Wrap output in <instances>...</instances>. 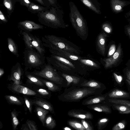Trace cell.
Segmentation results:
<instances>
[{
	"mask_svg": "<svg viewBox=\"0 0 130 130\" xmlns=\"http://www.w3.org/2000/svg\"><path fill=\"white\" fill-rule=\"evenodd\" d=\"M108 101L113 104L124 105L130 107V101L112 98L109 99Z\"/></svg>",
	"mask_w": 130,
	"mask_h": 130,
	"instance_id": "8d00e7d4",
	"label": "cell"
},
{
	"mask_svg": "<svg viewBox=\"0 0 130 130\" xmlns=\"http://www.w3.org/2000/svg\"><path fill=\"white\" fill-rule=\"evenodd\" d=\"M36 110L39 119L43 126H44L46 117V115L48 113L49 111L39 106L36 107Z\"/></svg>",
	"mask_w": 130,
	"mask_h": 130,
	"instance_id": "83f0119b",
	"label": "cell"
},
{
	"mask_svg": "<svg viewBox=\"0 0 130 130\" xmlns=\"http://www.w3.org/2000/svg\"><path fill=\"white\" fill-rule=\"evenodd\" d=\"M127 20L128 22H129V23H130V19H127Z\"/></svg>",
	"mask_w": 130,
	"mask_h": 130,
	"instance_id": "680465c9",
	"label": "cell"
},
{
	"mask_svg": "<svg viewBox=\"0 0 130 130\" xmlns=\"http://www.w3.org/2000/svg\"><path fill=\"white\" fill-rule=\"evenodd\" d=\"M18 114L17 112L15 109L11 112L12 125L13 130L17 129V126L19 124V122L17 117Z\"/></svg>",
	"mask_w": 130,
	"mask_h": 130,
	"instance_id": "d590c367",
	"label": "cell"
},
{
	"mask_svg": "<svg viewBox=\"0 0 130 130\" xmlns=\"http://www.w3.org/2000/svg\"><path fill=\"white\" fill-rule=\"evenodd\" d=\"M126 75L127 79L130 80V71H128L126 72Z\"/></svg>",
	"mask_w": 130,
	"mask_h": 130,
	"instance_id": "db71d44e",
	"label": "cell"
},
{
	"mask_svg": "<svg viewBox=\"0 0 130 130\" xmlns=\"http://www.w3.org/2000/svg\"><path fill=\"white\" fill-rule=\"evenodd\" d=\"M30 73L35 76L47 79L55 83L61 85L63 79L59 75L56 69L49 63H46L39 70H35Z\"/></svg>",
	"mask_w": 130,
	"mask_h": 130,
	"instance_id": "8992f818",
	"label": "cell"
},
{
	"mask_svg": "<svg viewBox=\"0 0 130 130\" xmlns=\"http://www.w3.org/2000/svg\"><path fill=\"white\" fill-rule=\"evenodd\" d=\"M33 85L32 90L36 93V96L46 99L50 98L51 96V93L49 91L44 88L39 87V86L35 85Z\"/></svg>",
	"mask_w": 130,
	"mask_h": 130,
	"instance_id": "44dd1931",
	"label": "cell"
},
{
	"mask_svg": "<svg viewBox=\"0 0 130 130\" xmlns=\"http://www.w3.org/2000/svg\"><path fill=\"white\" fill-rule=\"evenodd\" d=\"M25 74L27 78V81L29 83L42 87L45 86L38 77L31 74L30 72L27 71H25Z\"/></svg>",
	"mask_w": 130,
	"mask_h": 130,
	"instance_id": "ffe728a7",
	"label": "cell"
},
{
	"mask_svg": "<svg viewBox=\"0 0 130 130\" xmlns=\"http://www.w3.org/2000/svg\"><path fill=\"white\" fill-rule=\"evenodd\" d=\"M21 129L23 130H30L27 124H22L21 128Z\"/></svg>",
	"mask_w": 130,
	"mask_h": 130,
	"instance_id": "f907efd6",
	"label": "cell"
},
{
	"mask_svg": "<svg viewBox=\"0 0 130 130\" xmlns=\"http://www.w3.org/2000/svg\"><path fill=\"white\" fill-rule=\"evenodd\" d=\"M113 75L117 82L118 83H120L122 80V76L120 75H118L115 73H113Z\"/></svg>",
	"mask_w": 130,
	"mask_h": 130,
	"instance_id": "7dc6e473",
	"label": "cell"
},
{
	"mask_svg": "<svg viewBox=\"0 0 130 130\" xmlns=\"http://www.w3.org/2000/svg\"><path fill=\"white\" fill-rule=\"evenodd\" d=\"M50 8L49 7L40 6L32 2L27 8L29 11L34 14L46 10Z\"/></svg>",
	"mask_w": 130,
	"mask_h": 130,
	"instance_id": "7402d4cb",
	"label": "cell"
},
{
	"mask_svg": "<svg viewBox=\"0 0 130 130\" xmlns=\"http://www.w3.org/2000/svg\"><path fill=\"white\" fill-rule=\"evenodd\" d=\"M116 47L115 44H112L110 46L107 55V58L112 55L116 51Z\"/></svg>",
	"mask_w": 130,
	"mask_h": 130,
	"instance_id": "7bdbcfd3",
	"label": "cell"
},
{
	"mask_svg": "<svg viewBox=\"0 0 130 130\" xmlns=\"http://www.w3.org/2000/svg\"><path fill=\"white\" fill-rule=\"evenodd\" d=\"M68 124L76 129L86 130L82 123L74 120H69L67 121Z\"/></svg>",
	"mask_w": 130,
	"mask_h": 130,
	"instance_id": "e575fe53",
	"label": "cell"
},
{
	"mask_svg": "<svg viewBox=\"0 0 130 130\" xmlns=\"http://www.w3.org/2000/svg\"><path fill=\"white\" fill-rule=\"evenodd\" d=\"M8 46L10 51L17 57L19 56L17 45L14 41L11 38H7Z\"/></svg>",
	"mask_w": 130,
	"mask_h": 130,
	"instance_id": "f1b7e54d",
	"label": "cell"
},
{
	"mask_svg": "<svg viewBox=\"0 0 130 130\" xmlns=\"http://www.w3.org/2000/svg\"><path fill=\"white\" fill-rule=\"evenodd\" d=\"M63 11L57 5L38 13L37 16L39 22L43 25L53 28H65L68 25L63 19Z\"/></svg>",
	"mask_w": 130,
	"mask_h": 130,
	"instance_id": "6da1fadb",
	"label": "cell"
},
{
	"mask_svg": "<svg viewBox=\"0 0 130 130\" xmlns=\"http://www.w3.org/2000/svg\"><path fill=\"white\" fill-rule=\"evenodd\" d=\"M63 129L65 130H71V129L69 127H64L63 128Z\"/></svg>",
	"mask_w": 130,
	"mask_h": 130,
	"instance_id": "11a10c76",
	"label": "cell"
},
{
	"mask_svg": "<svg viewBox=\"0 0 130 130\" xmlns=\"http://www.w3.org/2000/svg\"><path fill=\"white\" fill-rule=\"evenodd\" d=\"M125 126V122L124 121L120 122L113 127L112 130H121L124 129Z\"/></svg>",
	"mask_w": 130,
	"mask_h": 130,
	"instance_id": "60d3db41",
	"label": "cell"
},
{
	"mask_svg": "<svg viewBox=\"0 0 130 130\" xmlns=\"http://www.w3.org/2000/svg\"><path fill=\"white\" fill-rule=\"evenodd\" d=\"M68 115L70 117L81 119H92V114L89 111L81 110L72 109L69 111Z\"/></svg>",
	"mask_w": 130,
	"mask_h": 130,
	"instance_id": "4fadbf2b",
	"label": "cell"
},
{
	"mask_svg": "<svg viewBox=\"0 0 130 130\" xmlns=\"http://www.w3.org/2000/svg\"><path fill=\"white\" fill-rule=\"evenodd\" d=\"M17 2L18 0H3V5L7 9L9 18L13 12L15 4Z\"/></svg>",
	"mask_w": 130,
	"mask_h": 130,
	"instance_id": "cb8c5ba5",
	"label": "cell"
},
{
	"mask_svg": "<svg viewBox=\"0 0 130 130\" xmlns=\"http://www.w3.org/2000/svg\"><path fill=\"white\" fill-rule=\"evenodd\" d=\"M26 123L27 124L30 130H37V128L35 122L33 121L27 120L26 121Z\"/></svg>",
	"mask_w": 130,
	"mask_h": 130,
	"instance_id": "b9f144b4",
	"label": "cell"
},
{
	"mask_svg": "<svg viewBox=\"0 0 130 130\" xmlns=\"http://www.w3.org/2000/svg\"><path fill=\"white\" fill-rule=\"evenodd\" d=\"M109 120L106 118H102L99 120L97 123V128L99 130L103 129L108 123Z\"/></svg>",
	"mask_w": 130,
	"mask_h": 130,
	"instance_id": "f35d334b",
	"label": "cell"
},
{
	"mask_svg": "<svg viewBox=\"0 0 130 130\" xmlns=\"http://www.w3.org/2000/svg\"><path fill=\"white\" fill-rule=\"evenodd\" d=\"M130 3L129 2L123 0H110L111 10L115 13H118L122 11L123 8Z\"/></svg>",
	"mask_w": 130,
	"mask_h": 130,
	"instance_id": "ac0fdd59",
	"label": "cell"
},
{
	"mask_svg": "<svg viewBox=\"0 0 130 130\" xmlns=\"http://www.w3.org/2000/svg\"><path fill=\"white\" fill-rule=\"evenodd\" d=\"M101 28L103 31L107 34H110L112 32V26L108 22L103 23L102 25Z\"/></svg>",
	"mask_w": 130,
	"mask_h": 130,
	"instance_id": "74e56055",
	"label": "cell"
},
{
	"mask_svg": "<svg viewBox=\"0 0 130 130\" xmlns=\"http://www.w3.org/2000/svg\"><path fill=\"white\" fill-rule=\"evenodd\" d=\"M0 20L1 22L2 23H6L8 22L6 17L1 10H0Z\"/></svg>",
	"mask_w": 130,
	"mask_h": 130,
	"instance_id": "bcb514c9",
	"label": "cell"
},
{
	"mask_svg": "<svg viewBox=\"0 0 130 130\" xmlns=\"http://www.w3.org/2000/svg\"><path fill=\"white\" fill-rule=\"evenodd\" d=\"M49 3L50 5L52 6H56L57 2V0H46Z\"/></svg>",
	"mask_w": 130,
	"mask_h": 130,
	"instance_id": "681fc988",
	"label": "cell"
},
{
	"mask_svg": "<svg viewBox=\"0 0 130 130\" xmlns=\"http://www.w3.org/2000/svg\"><path fill=\"white\" fill-rule=\"evenodd\" d=\"M50 52L52 54L65 58L72 61H78L82 58L79 55L73 54L62 50L56 49Z\"/></svg>",
	"mask_w": 130,
	"mask_h": 130,
	"instance_id": "5bb4252c",
	"label": "cell"
},
{
	"mask_svg": "<svg viewBox=\"0 0 130 130\" xmlns=\"http://www.w3.org/2000/svg\"><path fill=\"white\" fill-rule=\"evenodd\" d=\"M21 34L25 46V49H35L41 55H44L45 50L42 42L40 38L30 32L22 31Z\"/></svg>",
	"mask_w": 130,
	"mask_h": 130,
	"instance_id": "52a82bcc",
	"label": "cell"
},
{
	"mask_svg": "<svg viewBox=\"0 0 130 130\" xmlns=\"http://www.w3.org/2000/svg\"><path fill=\"white\" fill-rule=\"evenodd\" d=\"M4 70L3 68H0V77H1L4 74Z\"/></svg>",
	"mask_w": 130,
	"mask_h": 130,
	"instance_id": "f5cc1de1",
	"label": "cell"
},
{
	"mask_svg": "<svg viewBox=\"0 0 130 130\" xmlns=\"http://www.w3.org/2000/svg\"><path fill=\"white\" fill-rule=\"evenodd\" d=\"M87 98L83 101V105H89L101 102L105 100L106 97L104 96H97Z\"/></svg>",
	"mask_w": 130,
	"mask_h": 130,
	"instance_id": "d4e9b609",
	"label": "cell"
},
{
	"mask_svg": "<svg viewBox=\"0 0 130 130\" xmlns=\"http://www.w3.org/2000/svg\"><path fill=\"white\" fill-rule=\"evenodd\" d=\"M24 71L32 69L39 70L45 63L44 55H41L35 49H25L23 52Z\"/></svg>",
	"mask_w": 130,
	"mask_h": 130,
	"instance_id": "277c9868",
	"label": "cell"
},
{
	"mask_svg": "<svg viewBox=\"0 0 130 130\" xmlns=\"http://www.w3.org/2000/svg\"><path fill=\"white\" fill-rule=\"evenodd\" d=\"M50 56L70 67L74 70H78L79 68H83L78 61H71L65 58L53 54H51Z\"/></svg>",
	"mask_w": 130,
	"mask_h": 130,
	"instance_id": "9a60e30c",
	"label": "cell"
},
{
	"mask_svg": "<svg viewBox=\"0 0 130 130\" xmlns=\"http://www.w3.org/2000/svg\"><path fill=\"white\" fill-rule=\"evenodd\" d=\"M31 100L33 104L47 110L52 114L54 113L52 105L46 100L40 97L35 98L34 99Z\"/></svg>",
	"mask_w": 130,
	"mask_h": 130,
	"instance_id": "2e32d148",
	"label": "cell"
},
{
	"mask_svg": "<svg viewBox=\"0 0 130 130\" xmlns=\"http://www.w3.org/2000/svg\"><path fill=\"white\" fill-rule=\"evenodd\" d=\"M80 85L82 86L100 89L101 88L102 84L99 82L94 80L84 81Z\"/></svg>",
	"mask_w": 130,
	"mask_h": 130,
	"instance_id": "4dcf8cb0",
	"label": "cell"
},
{
	"mask_svg": "<svg viewBox=\"0 0 130 130\" xmlns=\"http://www.w3.org/2000/svg\"><path fill=\"white\" fill-rule=\"evenodd\" d=\"M18 27L21 31L30 32L33 30L43 29V26L30 20H26L19 22Z\"/></svg>",
	"mask_w": 130,
	"mask_h": 130,
	"instance_id": "30bf717a",
	"label": "cell"
},
{
	"mask_svg": "<svg viewBox=\"0 0 130 130\" xmlns=\"http://www.w3.org/2000/svg\"><path fill=\"white\" fill-rule=\"evenodd\" d=\"M40 4L41 5L45 6H46V5L43 0H34Z\"/></svg>",
	"mask_w": 130,
	"mask_h": 130,
	"instance_id": "816d5d0a",
	"label": "cell"
},
{
	"mask_svg": "<svg viewBox=\"0 0 130 130\" xmlns=\"http://www.w3.org/2000/svg\"><path fill=\"white\" fill-rule=\"evenodd\" d=\"M126 81L128 84L130 86V80L128 79H126Z\"/></svg>",
	"mask_w": 130,
	"mask_h": 130,
	"instance_id": "9f6ffc18",
	"label": "cell"
},
{
	"mask_svg": "<svg viewBox=\"0 0 130 130\" xmlns=\"http://www.w3.org/2000/svg\"><path fill=\"white\" fill-rule=\"evenodd\" d=\"M56 121L51 115H49L46 118L44 126L50 129H52L56 127Z\"/></svg>",
	"mask_w": 130,
	"mask_h": 130,
	"instance_id": "d6a6232c",
	"label": "cell"
},
{
	"mask_svg": "<svg viewBox=\"0 0 130 130\" xmlns=\"http://www.w3.org/2000/svg\"><path fill=\"white\" fill-rule=\"evenodd\" d=\"M40 80L44 84L48 90L52 92L59 91L60 90L59 87L52 82L48 81L39 77Z\"/></svg>",
	"mask_w": 130,
	"mask_h": 130,
	"instance_id": "1f68e13d",
	"label": "cell"
},
{
	"mask_svg": "<svg viewBox=\"0 0 130 130\" xmlns=\"http://www.w3.org/2000/svg\"><path fill=\"white\" fill-rule=\"evenodd\" d=\"M126 15H128V16L130 17V12H129L128 13H127Z\"/></svg>",
	"mask_w": 130,
	"mask_h": 130,
	"instance_id": "6f0895ef",
	"label": "cell"
},
{
	"mask_svg": "<svg viewBox=\"0 0 130 130\" xmlns=\"http://www.w3.org/2000/svg\"><path fill=\"white\" fill-rule=\"evenodd\" d=\"M125 31L130 38V24L125 26L124 28Z\"/></svg>",
	"mask_w": 130,
	"mask_h": 130,
	"instance_id": "c3c4849f",
	"label": "cell"
},
{
	"mask_svg": "<svg viewBox=\"0 0 130 130\" xmlns=\"http://www.w3.org/2000/svg\"><path fill=\"white\" fill-rule=\"evenodd\" d=\"M108 96L112 98H127L129 96V94L125 91L116 89L109 93Z\"/></svg>",
	"mask_w": 130,
	"mask_h": 130,
	"instance_id": "4316f807",
	"label": "cell"
},
{
	"mask_svg": "<svg viewBox=\"0 0 130 130\" xmlns=\"http://www.w3.org/2000/svg\"><path fill=\"white\" fill-rule=\"evenodd\" d=\"M69 6V17L72 25L78 36L82 40H85L88 35V28L86 21L73 2H70Z\"/></svg>",
	"mask_w": 130,
	"mask_h": 130,
	"instance_id": "3957f363",
	"label": "cell"
},
{
	"mask_svg": "<svg viewBox=\"0 0 130 130\" xmlns=\"http://www.w3.org/2000/svg\"><path fill=\"white\" fill-rule=\"evenodd\" d=\"M122 49L119 43L114 53L110 57L101 59V62L105 69H107L118 65L122 59L123 55Z\"/></svg>",
	"mask_w": 130,
	"mask_h": 130,
	"instance_id": "ba28073f",
	"label": "cell"
},
{
	"mask_svg": "<svg viewBox=\"0 0 130 130\" xmlns=\"http://www.w3.org/2000/svg\"><path fill=\"white\" fill-rule=\"evenodd\" d=\"M5 98L9 104L20 106L24 103L22 98L15 95H5Z\"/></svg>",
	"mask_w": 130,
	"mask_h": 130,
	"instance_id": "603a6c76",
	"label": "cell"
},
{
	"mask_svg": "<svg viewBox=\"0 0 130 130\" xmlns=\"http://www.w3.org/2000/svg\"><path fill=\"white\" fill-rule=\"evenodd\" d=\"M81 122L86 129V130H93V128L90 125L85 119H82Z\"/></svg>",
	"mask_w": 130,
	"mask_h": 130,
	"instance_id": "ee69618b",
	"label": "cell"
},
{
	"mask_svg": "<svg viewBox=\"0 0 130 130\" xmlns=\"http://www.w3.org/2000/svg\"><path fill=\"white\" fill-rule=\"evenodd\" d=\"M24 99L26 106L28 108L30 112L32 113V106L33 103L31 100L29 99L25 96H24Z\"/></svg>",
	"mask_w": 130,
	"mask_h": 130,
	"instance_id": "ab89813d",
	"label": "cell"
},
{
	"mask_svg": "<svg viewBox=\"0 0 130 130\" xmlns=\"http://www.w3.org/2000/svg\"><path fill=\"white\" fill-rule=\"evenodd\" d=\"M78 61L83 68H87L88 69L94 70L101 68L99 63L94 60L82 58Z\"/></svg>",
	"mask_w": 130,
	"mask_h": 130,
	"instance_id": "e0dca14e",
	"label": "cell"
},
{
	"mask_svg": "<svg viewBox=\"0 0 130 130\" xmlns=\"http://www.w3.org/2000/svg\"><path fill=\"white\" fill-rule=\"evenodd\" d=\"M113 106L120 114H128L130 113V107H129L117 104H115L113 105Z\"/></svg>",
	"mask_w": 130,
	"mask_h": 130,
	"instance_id": "836d02e7",
	"label": "cell"
},
{
	"mask_svg": "<svg viewBox=\"0 0 130 130\" xmlns=\"http://www.w3.org/2000/svg\"><path fill=\"white\" fill-rule=\"evenodd\" d=\"M24 73L21 64L17 62L12 68L10 74L8 77V80H12L14 84L20 85L22 83L21 80Z\"/></svg>",
	"mask_w": 130,
	"mask_h": 130,
	"instance_id": "9c48e42d",
	"label": "cell"
},
{
	"mask_svg": "<svg viewBox=\"0 0 130 130\" xmlns=\"http://www.w3.org/2000/svg\"><path fill=\"white\" fill-rule=\"evenodd\" d=\"M8 88L12 92L18 94L36 96V93L32 89L20 85L13 83L8 85Z\"/></svg>",
	"mask_w": 130,
	"mask_h": 130,
	"instance_id": "8fae6325",
	"label": "cell"
},
{
	"mask_svg": "<svg viewBox=\"0 0 130 130\" xmlns=\"http://www.w3.org/2000/svg\"><path fill=\"white\" fill-rule=\"evenodd\" d=\"M88 108L99 112L110 113L111 112L110 108L107 106L100 104H92L88 105Z\"/></svg>",
	"mask_w": 130,
	"mask_h": 130,
	"instance_id": "484cf974",
	"label": "cell"
},
{
	"mask_svg": "<svg viewBox=\"0 0 130 130\" xmlns=\"http://www.w3.org/2000/svg\"><path fill=\"white\" fill-rule=\"evenodd\" d=\"M42 41L44 47L48 48L50 51L60 49L78 55L81 52L78 46L64 38L48 35L43 37Z\"/></svg>",
	"mask_w": 130,
	"mask_h": 130,
	"instance_id": "7a4b0ae2",
	"label": "cell"
},
{
	"mask_svg": "<svg viewBox=\"0 0 130 130\" xmlns=\"http://www.w3.org/2000/svg\"><path fill=\"white\" fill-rule=\"evenodd\" d=\"M98 89L92 88H85L69 89L59 97L62 101L68 102L78 101L89 95L98 94Z\"/></svg>",
	"mask_w": 130,
	"mask_h": 130,
	"instance_id": "5b68a950",
	"label": "cell"
},
{
	"mask_svg": "<svg viewBox=\"0 0 130 130\" xmlns=\"http://www.w3.org/2000/svg\"><path fill=\"white\" fill-rule=\"evenodd\" d=\"M18 1L21 5L25 6L27 8L32 2L30 0H18Z\"/></svg>",
	"mask_w": 130,
	"mask_h": 130,
	"instance_id": "f6af8a7d",
	"label": "cell"
},
{
	"mask_svg": "<svg viewBox=\"0 0 130 130\" xmlns=\"http://www.w3.org/2000/svg\"><path fill=\"white\" fill-rule=\"evenodd\" d=\"M107 36L105 32L103 31H102L98 35L96 42L97 51L104 56H105V55L106 45Z\"/></svg>",
	"mask_w": 130,
	"mask_h": 130,
	"instance_id": "7c38bea8",
	"label": "cell"
},
{
	"mask_svg": "<svg viewBox=\"0 0 130 130\" xmlns=\"http://www.w3.org/2000/svg\"><path fill=\"white\" fill-rule=\"evenodd\" d=\"M88 8L96 13L100 14V4L97 0H80Z\"/></svg>",
	"mask_w": 130,
	"mask_h": 130,
	"instance_id": "d6986e66",
	"label": "cell"
},
{
	"mask_svg": "<svg viewBox=\"0 0 130 130\" xmlns=\"http://www.w3.org/2000/svg\"><path fill=\"white\" fill-rule=\"evenodd\" d=\"M62 76L67 80V85L69 86L71 84L73 83L74 85L78 84L80 82V78L79 77L63 73L61 74Z\"/></svg>",
	"mask_w": 130,
	"mask_h": 130,
	"instance_id": "f546056e",
	"label": "cell"
}]
</instances>
